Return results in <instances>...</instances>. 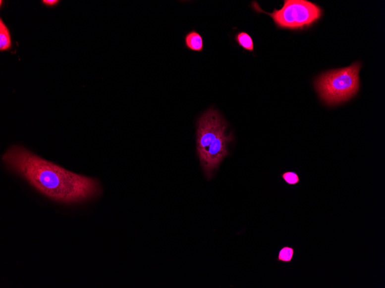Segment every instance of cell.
Instances as JSON below:
<instances>
[{
  "instance_id": "obj_1",
  "label": "cell",
  "mask_w": 385,
  "mask_h": 288,
  "mask_svg": "<svg viewBox=\"0 0 385 288\" xmlns=\"http://www.w3.org/2000/svg\"><path fill=\"white\" fill-rule=\"evenodd\" d=\"M2 160L32 187L56 202L82 203L97 198L102 192L97 179L67 170L22 146H10Z\"/></svg>"
},
{
  "instance_id": "obj_2",
  "label": "cell",
  "mask_w": 385,
  "mask_h": 288,
  "mask_svg": "<svg viewBox=\"0 0 385 288\" xmlns=\"http://www.w3.org/2000/svg\"><path fill=\"white\" fill-rule=\"evenodd\" d=\"M228 124L213 107L198 118L196 123V150L205 177L209 181L229 155L228 144L234 141L232 132H227Z\"/></svg>"
},
{
  "instance_id": "obj_3",
  "label": "cell",
  "mask_w": 385,
  "mask_h": 288,
  "mask_svg": "<svg viewBox=\"0 0 385 288\" xmlns=\"http://www.w3.org/2000/svg\"><path fill=\"white\" fill-rule=\"evenodd\" d=\"M360 68L356 62L321 75L316 80L315 86L321 99L328 105H335L354 97L359 89Z\"/></svg>"
},
{
  "instance_id": "obj_4",
  "label": "cell",
  "mask_w": 385,
  "mask_h": 288,
  "mask_svg": "<svg viewBox=\"0 0 385 288\" xmlns=\"http://www.w3.org/2000/svg\"><path fill=\"white\" fill-rule=\"evenodd\" d=\"M256 11L269 15L279 29L299 30L313 25L322 15V9L316 3L306 0H285L280 9L268 13L256 2L252 3Z\"/></svg>"
},
{
  "instance_id": "obj_5",
  "label": "cell",
  "mask_w": 385,
  "mask_h": 288,
  "mask_svg": "<svg viewBox=\"0 0 385 288\" xmlns=\"http://www.w3.org/2000/svg\"><path fill=\"white\" fill-rule=\"evenodd\" d=\"M186 47L190 50L197 52L203 51L204 41L202 36L196 30L187 33L185 37Z\"/></svg>"
},
{
  "instance_id": "obj_6",
  "label": "cell",
  "mask_w": 385,
  "mask_h": 288,
  "mask_svg": "<svg viewBox=\"0 0 385 288\" xmlns=\"http://www.w3.org/2000/svg\"><path fill=\"white\" fill-rule=\"evenodd\" d=\"M12 47V43L10 31L1 18L0 19V51H8Z\"/></svg>"
},
{
  "instance_id": "obj_7",
  "label": "cell",
  "mask_w": 385,
  "mask_h": 288,
  "mask_svg": "<svg viewBox=\"0 0 385 288\" xmlns=\"http://www.w3.org/2000/svg\"><path fill=\"white\" fill-rule=\"evenodd\" d=\"M235 40L239 46L249 51H254V43L250 35L246 32H239L235 35Z\"/></svg>"
},
{
  "instance_id": "obj_8",
  "label": "cell",
  "mask_w": 385,
  "mask_h": 288,
  "mask_svg": "<svg viewBox=\"0 0 385 288\" xmlns=\"http://www.w3.org/2000/svg\"><path fill=\"white\" fill-rule=\"evenodd\" d=\"M295 254V249L293 247L289 246H285L280 248L279 250L277 256V261L278 262L291 263L294 259Z\"/></svg>"
},
{
  "instance_id": "obj_9",
  "label": "cell",
  "mask_w": 385,
  "mask_h": 288,
  "mask_svg": "<svg viewBox=\"0 0 385 288\" xmlns=\"http://www.w3.org/2000/svg\"><path fill=\"white\" fill-rule=\"evenodd\" d=\"M281 177L289 185H296L300 182L299 175L295 171H285L281 174Z\"/></svg>"
},
{
  "instance_id": "obj_10",
  "label": "cell",
  "mask_w": 385,
  "mask_h": 288,
  "mask_svg": "<svg viewBox=\"0 0 385 288\" xmlns=\"http://www.w3.org/2000/svg\"><path fill=\"white\" fill-rule=\"evenodd\" d=\"M59 1L58 0H43L42 3L48 7H54L58 4Z\"/></svg>"
}]
</instances>
